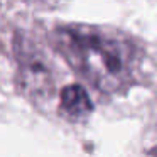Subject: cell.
<instances>
[{"label":"cell","instance_id":"1","mask_svg":"<svg viewBox=\"0 0 157 157\" xmlns=\"http://www.w3.org/2000/svg\"><path fill=\"white\" fill-rule=\"evenodd\" d=\"M66 61L96 90L120 93L137 76L139 49L127 36L91 25H69L54 32Z\"/></svg>","mask_w":157,"mask_h":157},{"label":"cell","instance_id":"2","mask_svg":"<svg viewBox=\"0 0 157 157\" xmlns=\"http://www.w3.org/2000/svg\"><path fill=\"white\" fill-rule=\"evenodd\" d=\"M59 108L66 117L73 120L85 118L91 113L93 105L88 93L79 85H68L61 90L59 95Z\"/></svg>","mask_w":157,"mask_h":157},{"label":"cell","instance_id":"3","mask_svg":"<svg viewBox=\"0 0 157 157\" xmlns=\"http://www.w3.org/2000/svg\"><path fill=\"white\" fill-rule=\"evenodd\" d=\"M150 154H152L154 157H157V140H155V142H154L152 149H150Z\"/></svg>","mask_w":157,"mask_h":157}]
</instances>
